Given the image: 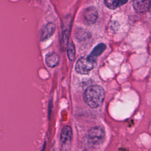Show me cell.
Wrapping results in <instances>:
<instances>
[{
	"instance_id": "obj_10",
	"label": "cell",
	"mask_w": 151,
	"mask_h": 151,
	"mask_svg": "<svg viewBox=\"0 0 151 151\" xmlns=\"http://www.w3.org/2000/svg\"><path fill=\"white\" fill-rule=\"evenodd\" d=\"M106 48V45L104 43H100L97 44L92 50L91 52L89 55L93 58L96 59V58L100 55Z\"/></svg>"
},
{
	"instance_id": "obj_5",
	"label": "cell",
	"mask_w": 151,
	"mask_h": 151,
	"mask_svg": "<svg viewBox=\"0 0 151 151\" xmlns=\"http://www.w3.org/2000/svg\"><path fill=\"white\" fill-rule=\"evenodd\" d=\"M83 17L87 24H93L96 21L98 17L97 11L94 7H88L84 11Z\"/></svg>"
},
{
	"instance_id": "obj_8",
	"label": "cell",
	"mask_w": 151,
	"mask_h": 151,
	"mask_svg": "<svg viewBox=\"0 0 151 151\" xmlns=\"http://www.w3.org/2000/svg\"><path fill=\"white\" fill-rule=\"evenodd\" d=\"M59 56L55 52H50L45 57V63L50 68H54L57 66L59 64Z\"/></svg>"
},
{
	"instance_id": "obj_1",
	"label": "cell",
	"mask_w": 151,
	"mask_h": 151,
	"mask_svg": "<svg viewBox=\"0 0 151 151\" xmlns=\"http://www.w3.org/2000/svg\"><path fill=\"white\" fill-rule=\"evenodd\" d=\"M104 97V89L97 85L89 86L86 88L83 94L85 103L91 108H96L101 105Z\"/></svg>"
},
{
	"instance_id": "obj_4",
	"label": "cell",
	"mask_w": 151,
	"mask_h": 151,
	"mask_svg": "<svg viewBox=\"0 0 151 151\" xmlns=\"http://www.w3.org/2000/svg\"><path fill=\"white\" fill-rule=\"evenodd\" d=\"M151 4L150 0H134L133 7L138 13H145L149 10Z\"/></svg>"
},
{
	"instance_id": "obj_2",
	"label": "cell",
	"mask_w": 151,
	"mask_h": 151,
	"mask_svg": "<svg viewBox=\"0 0 151 151\" xmlns=\"http://www.w3.org/2000/svg\"><path fill=\"white\" fill-rule=\"evenodd\" d=\"M96 59L93 58L89 55L82 57L77 61L75 70L77 73L80 74H87L96 67Z\"/></svg>"
},
{
	"instance_id": "obj_3",
	"label": "cell",
	"mask_w": 151,
	"mask_h": 151,
	"mask_svg": "<svg viewBox=\"0 0 151 151\" xmlns=\"http://www.w3.org/2000/svg\"><path fill=\"white\" fill-rule=\"evenodd\" d=\"M105 137L104 129L99 126L92 127L88 133V140L90 144L94 146L101 144Z\"/></svg>"
},
{
	"instance_id": "obj_7",
	"label": "cell",
	"mask_w": 151,
	"mask_h": 151,
	"mask_svg": "<svg viewBox=\"0 0 151 151\" xmlns=\"http://www.w3.org/2000/svg\"><path fill=\"white\" fill-rule=\"evenodd\" d=\"M72 137V130L71 128L68 126H64L60 133V142L63 145H65L68 143Z\"/></svg>"
},
{
	"instance_id": "obj_11",
	"label": "cell",
	"mask_w": 151,
	"mask_h": 151,
	"mask_svg": "<svg viewBox=\"0 0 151 151\" xmlns=\"http://www.w3.org/2000/svg\"><path fill=\"white\" fill-rule=\"evenodd\" d=\"M70 22H67L63 23V28H62V35L63 40L64 44H67L68 42V39L70 34Z\"/></svg>"
},
{
	"instance_id": "obj_6",
	"label": "cell",
	"mask_w": 151,
	"mask_h": 151,
	"mask_svg": "<svg viewBox=\"0 0 151 151\" xmlns=\"http://www.w3.org/2000/svg\"><path fill=\"white\" fill-rule=\"evenodd\" d=\"M55 26L52 22H49L45 25L41 31V40L45 41L50 38L54 33Z\"/></svg>"
},
{
	"instance_id": "obj_12",
	"label": "cell",
	"mask_w": 151,
	"mask_h": 151,
	"mask_svg": "<svg viewBox=\"0 0 151 151\" xmlns=\"http://www.w3.org/2000/svg\"><path fill=\"white\" fill-rule=\"evenodd\" d=\"M76 55V50L74 44L72 41L70 42L67 47V55L68 58L70 61H73L75 58Z\"/></svg>"
},
{
	"instance_id": "obj_9",
	"label": "cell",
	"mask_w": 151,
	"mask_h": 151,
	"mask_svg": "<svg viewBox=\"0 0 151 151\" xmlns=\"http://www.w3.org/2000/svg\"><path fill=\"white\" fill-rule=\"evenodd\" d=\"M127 0H104L105 5L111 9H114L126 4Z\"/></svg>"
},
{
	"instance_id": "obj_13",
	"label": "cell",
	"mask_w": 151,
	"mask_h": 151,
	"mask_svg": "<svg viewBox=\"0 0 151 151\" xmlns=\"http://www.w3.org/2000/svg\"><path fill=\"white\" fill-rule=\"evenodd\" d=\"M149 10H150V11H151V4H150V9H149Z\"/></svg>"
}]
</instances>
